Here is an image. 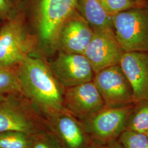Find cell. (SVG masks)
Masks as SVG:
<instances>
[{
  "mask_svg": "<svg viewBox=\"0 0 148 148\" xmlns=\"http://www.w3.org/2000/svg\"><path fill=\"white\" fill-rule=\"evenodd\" d=\"M77 10L93 30L113 29L114 16L106 10L101 0H77Z\"/></svg>",
  "mask_w": 148,
  "mask_h": 148,
  "instance_id": "14",
  "label": "cell"
},
{
  "mask_svg": "<svg viewBox=\"0 0 148 148\" xmlns=\"http://www.w3.org/2000/svg\"><path fill=\"white\" fill-rule=\"evenodd\" d=\"M113 29L117 41L125 52L148 53V5L115 14Z\"/></svg>",
  "mask_w": 148,
  "mask_h": 148,
  "instance_id": "3",
  "label": "cell"
},
{
  "mask_svg": "<svg viewBox=\"0 0 148 148\" xmlns=\"http://www.w3.org/2000/svg\"><path fill=\"white\" fill-rule=\"evenodd\" d=\"M146 134V135H147V137H148V132L147 133H146V134Z\"/></svg>",
  "mask_w": 148,
  "mask_h": 148,
  "instance_id": "26",
  "label": "cell"
},
{
  "mask_svg": "<svg viewBox=\"0 0 148 148\" xmlns=\"http://www.w3.org/2000/svg\"><path fill=\"white\" fill-rule=\"evenodd\" d=\"M139 3L142 4L143 5H148V0H133Z\"/></svg>",
  "mask_w": 148,
  "mask_h": 148,
  "instance_id": "24",
  "label": "cell"
},
{
  "mask_svg": "<svg viewBox=\"0 0 148 148\" xmlns=\"http://www.w3.org/2000/svg\"><path fill=\"white\" fill-rule=\"evenodd\" d=\"M17 1H18V0H11L12 3L13 4V5H14V3H16V2Z\"/></svg>",
  "mask_w": 148,
  "mask_h": 148,
  "instance_id": "25",
  "label": "cell"
},
{
  "mask_svg": "<svg viewBox=\"0 0 148 148\" xmlns=\"http://www.w3.org/2000/svg\"><path fill=\"white\" fill-rule=\"evenodd\" d=\"M30 148H62L58 140L50 131L34 135Z\"/></svg>",
  "mask_w": 148,
  "mask_h": 148,
  "instance_id": "20",
  "label": "cell"
},
{
  "mask_svg": "<svg viewBox=\"0 0 148 148\" xmlns=\"http://www.w3.org/2000/svg\"><path fill=\"white\" fill-rule=\"evenodd\" d=\"M14 5L11 0H0V19L5 21L15 13Z\"/></svg>",
  "mask_w": 148,
  "mask_h": 148,
  "instance_id": "21",
  "label": "cell"
},
{
  "mask_svg": "<svg viewBox=\"0 0 148 148\" xmlns=\"http://www.w3.org/2000/svg\"><path fill=\"white\" fill-rule=\"evenodd\" d=\"M77 0H38V29L43 42L56 47L59 32L64 22L77 11Z\"/></svg>",
  "mask_w": 148,
  "mask_h": 148,
  "instance_id": "5",
  "label": "cell"
},
{
  "mask_svg": "<svg viewBox=\"0 0 148 148\" xmlns=\"http://www.w3.org/2000/svg\"><path fill=\"white\" fill-rule=\"evenodd\" d=\"M101 1L106 10L113 16L123 11L146 5L133 0H101Z\"/></svg>",
  "mask_w": 148,
  "mask_h": 148,
  "instance_id": "19",
  "label": "cell"
},
{
  "mask_svg": "<svg viewBox=\"0 0 148 148\" xmlns=\"http://www.w3.org/2000/svg\"><path fill=\"white\" fill-rule=\"evenodd\" d=\"M49 130L62 148H87L91 139L82 122L66 110L45 116Z\"/></svg>",
  "mask_w": 148,
  "mask_h": 148,
  "instance_id": "11",
  "label": "cell"
},
{
  "mask_svg": "<svg viewBox=\"0 0 148 148\" xmlns=\"http://www.w3.org/2000/svg\"><path fill=\"white\" fill-rule=\"evenodd\" d=\"M64 105L69 113L81 122L93 116L106 108L93 81L65 88Z\"/></svg>",
  "mask_w": 148,
  "mask_h": 148,
  "instance_id": "10",
  "label": "cell"
},
{
  "mask_svg": "<svg viewBox=\"0 0 148 148\" xmlns=\"http://www.w3.org/2000/svg\"><path fill=\"white\" fill-rule=\"evenodd\" d=\"M33 136L17 131L0 132V148H30Z\"/></svg>",
  "mask_w": 148,
  "mask_h": 148,
  "instance_id": "17",
  "label": "cell"
},
{
  "mask_svg": "<svg viewBox=\"0 0 148 148\" xmlns=\"http://www.w3.org/2000/svg\"><path fill=\"white\" fill-rule=\"evenodd\" d=\"M21 95L17 65H0V98Z\"/></svg>",
  "mask_w": 148,
  "mask_h": 148,
  "instance_id": "16",
  "label": "cell"
},
{
  "mask_svg": "<svg viewBox=\"0 0 148 148\" xmlns=\"http://www.w3.org/2000/svg\"><path fill=\"white\" fill-rule=\"evenodd\" d=\"M64 88L92 81L95 72L83 54L61 51L49 65Z\"/></svg>",
  "mask_w": 148,
  "mask_h": 148,
  "instance_id": "9",
  "label": "cell"
},
{
  "mask_svg": "<svg viewBox=\"0 0 148 148\" xmlns=\"http://www.w3.org/2000/svg\"><path fill=\"white\" fill-rule=\"evenodd\" d=\"M134 104L104 108L93 116L81 122L91 140L106 145L117 139L125 130L128 117Z\"/></svg>",
  "mask_w": 148,
  "mask_h": 148,
  "instance_id": "7",
  "label": "cell"
},
{
  "mask_svg": "<svg viewBox=\"0 0 148 148\" xmlns=\"http://www.w3.org/2000/svg\"><path fill=\"white\" fill-rule=\"evenodd\" d=\"M87 148H106V147L105 145L91 140V142Z\"/></svg>",
  "mask_w": 148,
  "mask_h": 148,
  "instance_id": "23",
  "label": "cell"
},
{
  "mask_svg": "<svg viewBox=\"0 0 148 148\" xmlns=\"http://www.w3.org/2000/svg\"><path fill=\"white\" fill-rule=\"evenodd\" d=\"M106 148H127L122 144L118 139L114 140L106 145Z\"/></svg>",
  "mask_w": 148,
  "mask_h": 148,
  "instance_id": "22",
  "label": "cell"
},
{
  "mask_svg": "<svg viewBox=\"0 0 148 148\" xmlns=\"http://www.w3.org/2000/svg\"><path fill=\"white\" fill-rule=\"evenodd\" d=\"M119 65L132 87L136 101L148 99V52H125Z\"/></svg>",
  "mask_w": 148,
  "mask_h": 148,
  "instance_id": "13",
  "label": "cell"
},
{
  "mask_svg": "<svg viewBox=\"0 0 148 148\" xmlns=\"http://www.w3.org/2000/svg\"><path fill=\"white\" fill-rule=\"evenodd\" d=\"M0 28V65H17L30 56L36 39L27 34L23 16L14 13Z\"/></svg>",
  "mask_w": 148,
  "mask_h": 148,
  "instance_id": "4",
  "label": "cell"
},
{
  "mask_svg": "<svg viewBox=\"0 0 148 148\" xmlns=\"http://www.w3.org/2000/svg\"><path fill=\"white\" fill-rule=\"evenodd\" d=\"M93 35V30L77 10L61 27L57 46L65 52L84 54Z\"/></svg>",
  "mask_w": 148,
  "mask_h": 148,
  "instance_id": "12",
  "label": "cell"
},
{
  "mask_svg": "<svg viewBox=\"0 0 148 148\" xmlns=\"http://www.w3.org/2000/svg\"><path fill=\"white\" fill-rule=\"evenodd\" d=\"M93 82L101 94L106 108H120L137 102L132 87L119 64L95 73Z\"/></svg>",
  "mask_w": 148,
  "mask_h": 148,
  "instance_id": "6",
  "label": "cell"
},
{
  "mask_svg": "<svg viewBox=\"0 0 148 148\" xmlns=\"http://www.w3.org/2000/svg\"><path fill=\"white\" fill-rule=\"evenodd\" d=\"M17 73L21 95L43 116L66 110L65 88L41 59L28 56L17 65Z\"/></svg>",
  "mask_w": 148,
  "mask_h": 148,
  "instance_id": "1",
  "label": "cell"
},
{
  "mask_svg": "<svg viewBox=\"0 0 148 148\" xmlns=\"http://www.w3.org/2000/svg\"><path fill=\"white\" fill-rule=\"evenodd\" d=\"M125 130L146 134L148 132V99L137 101L128 117Z\"/></svg>",
  "mask_w": 148,
  "mask_h": 148,
  "instance_id": "15",
  "label": "cell"
},
{
  "mask_svg": "<svg viewBox=\"0 0 148 148\" xmlns=\"http://www.w3.org/2000/svg\"><path fill=\"white\" fill-rule=\"evenodd\" d=\"M0 20H1V19H0ZM1 27H0V28H1Z\"/></svg>",
  "mask_w": 148,
  "mask_h": 148,
  "instance_id": "27",
  "label": "cell"
},
{
  "mask_svg": "<svg viewBox=\"0 0 148 148\" xmlns=\"http://www.w3.org/2000/svg\"><path fill=\"white\" fill-rule=\"evenodd\" d=\"M20 95L0 98V132L17 131L34 136L49 131L45 117L28 101L24 103Z\"/></svg>",
  "mask_w": 148,
  "mask_h": 148,
  "instance_id": "2",
  "label": "cell"
},
{
  "mask_svg": "<svg viewBox=\"0 0 148 148\" xmlns=\"http://www.w3.org/2000/svg\"><path fill=\"white\" fill-rule=\"evenodd\" d=\"M117 139L127 148H148V138L144 133L125 130Z\"/></svg>",
  "mask_w": 148,
  "mask_h": 148,
  "instance_id": "18",
  "label": "cell"
},
{
  "mask_svg": "<svg viewBox=\"0 0 148 148\" xmlns=\"http://www.w3.org/2000/svg\"><path fill=\"white\" fill-rule=\"evenodd\" d=\"M123 50L113 29L93 30V35L84 55L90 64L95 74L106 68L119 65Z\"/></svg>",
  "mask_w": 148,
  "mask_h": 148,
  "instance_id": "8",
  "label": "cell"
}]
</instances>
